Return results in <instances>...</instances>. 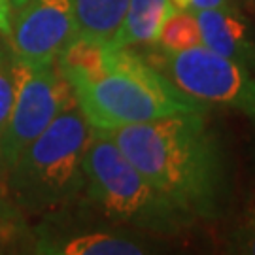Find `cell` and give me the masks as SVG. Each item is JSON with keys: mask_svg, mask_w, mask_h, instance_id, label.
<instances>
[{"mask_svg": "<svg viewBox=\"0 0 255 255\" xmlns=\"http://www.w3.org/2000/svg\"><path fill=\"white\" fill-rule=\"evenodd\" d=\"M9 17H11V0H0V32L9 34Z\"/></svg>", "mask_w": 255, "mask_h": 255, "instance_id": "obj_15", "label": "cell"}, {"mask_svg": "<svg viewBox=\"0 0 255 255\" xmlns=\"http://www.w3.org/2000/svg\"><path fill=\"white\" fill-rule=\"evenodd\" d=\"M172 4L174 9H182V11H191L193 0H168Z\"/></svg>", "mask_w": 255, "mask_h": 255, "instance_id": "obj_17", "label": "cell"}, {"mask_svg": "<svg viewBox=\"0 0 255 255\" xmlns=\"http://www.w3.org/2000/svg\"><path fill=\"white\" fill-rule=\"evenodd\" d=\"M172 11L174 8L168 0H128L127 13L112 44L118 47L153 44Z\"/></svg>", "mask_w": 255, "mask_h": 255, "instance_id": "obj_9", "label": "cell"}, {"mask_svg": "<svg viewBox=\"0 0 255 255\" xmlns=\"http://www.w3.org/2000/svg\"><path fill=\"white\" fill-rule=\"evenodd\" d=\"M83 187L93 204L119 223L172 233L187 218L101 132H93L83 155Z\"/></svg>", "mask_w": 255, "mask_h": 255, "instance_id": "obj_4", "label": "cell"}, {"mask_svg": "<svg viewBox=\"0 0 255 255\" xmlns=\"http://www.w3.org/2000/svg\"><path fill=\"white\" fill-rule=\"evenodd\" d=\"M202 112L101 132L187 218H216L225 193L223 159Z\"/></svg>", "mask_w": 255, "mask_h": 255, "instance_id": "obj_1", "label": "cell"}, {"mask_svg": "<svg viewBox=\"0 0 255 255\" xmlns=\"http://www.w3.org/2000/svg\"><path fill=\"white\" fill-rule=\"evenodd\" d=\"M21 61L9 42H0V134L6 127L19 87Z\"/></svg>", "mask_w": 255, "mask_h": 255, "instance_id": "obj_13", "label": "cell"}, {"mask_svg": "<svg viewBox=\"0 0 255 255\" xmlns=\"http://www.w3.org/2000/svg\"><path fill=\"white\" fill-rule=\"evenodd\" d=\"M93 130L74 101L11 164L9 187L28 208H51L83 187V155Z\"/></svg>", "mask_w": 255, "mask_h": 255, "instance_id": "obj_3", "label": "cell"}, {"mask_svg": "<svg viewBox=\"0 0 255 255\" xmlns=\"http://www.w3.org/2000/svg\"><path fill=\"white\" fill-rule=\"evenodd\" d=\"M161 64L174 85L195 101L235 108L255 123V78L244 64L204 46L163 51Z\"/></svg>", "mask_w": 255, "mask_h": 255, "instance_id": "obj_6", "label": "cell"}, {"mask_svg": "<svg viewBox=\"0 0 255 255\" xmlns=\"http://www.w3.org/2000/svg\"><path fill=\"white\" fill-rule=\"evenodd\" d=\"M157 42L163 46L164 51H172V53L202 46L201 27L197 23L195 13L174 9L163 23Z\"/></svg>", "mask_w": 255, "mask_h": 255, "instance_id": "obj_12", "label": "cell"}, {"mask_svg": "<svg viewBox=\"0 0 255 255\" xmlns=\"http://www.w3.org/2000/svg\"><path fill=\"white\" fill-rule=\"evenodd\" d=\"M235 246L240 254L255 255V208L248 214L244 223L235 233Z\"/></svg>", "mask_w": 255, "mask_h": 255, "instance_id": "obj_14", "label": "cell"}, {"mask_svg": "<svg viewBox=\"0 0 255 255\" xmlns=\"http://www.w3.org/2000/svg\"><path fill=\"white\" fill-rule=\"evenodd\" d=\"M21 0H11V6H15V4H19Z\"/></svg>", "mask_w": 255, "mask_h": 255, "instance_id": "obj_18", "label": "cell"}, {"mask_svg": "<svg viewBox=\"0 0 255 255\" xmlns=\"http://www.w3.org/2000/svg\"><path fill=\"white\" fill-rule=\"evenodd\" d=\"M9 46L30 66L57 63L59 55L74 38L70 0H21L9 17Z\"/></svg>", "mask_w": 255, "mask_h": 255, "instance_id": "obj_7", "label": "cell"}, {"mask_svg": "<svg viewBox=\"0 0 255 255\" xmlns=\"http://www.w3.org/2000/svg\"><path fill=\"white\" fill-rule=\"evenodd\" d=\"M47 254L61 255H140L144 250L127 238H119L106 233H89L70 238L68 242L47 250Z\"/></svg>", "mask_w": 255, "mask_h": 255, "instance_id": "obj_11", "label": "cell"}, {"mask_svg": "<svg viewBox=\"0 0 255 255\" xmlns=\"http://www.w3.org/2000/svg\"><path fill=\"white\" fill-rule=\"evenodd\" d=\"M195 17L201 27L202 46L246 68L255 66V42L238 11L223 6L195 11Z\"/></svg>", "mask_w": 255, "mask_h": 255, "instance_id": "obj_8", "label": "cell"}, {"mask_svg": "<svg viewBox=\"0 0 255 255\" xmlns=\"http://www.w3.org/2000/svg\"><path fill=\"white\" fill-rule=\"evenodd\" d=\"M229 0H193L191 2V13L201 11V9H210V8H223L227 6Z\"/></svg>", "mask_w": 255, "mask_h": 255, "instance_id": "obj_16", "label": "cell"}, {"mask_svg": "<svg viewBox=\"0 0 255 255\" xmlns=\"http://www.w3.org/2000/svg\"><path fill=\"white\" fill-rule=\"evenodd\" d=\"M93 132L147 123L176 114L202 112V102L176 87L159 68L127 47H118L108 72L70 83Z\"/></svg>", "mask_w": 255, "mask_h": 255, "instance_id": "obj_2", "label": "cell"}, {"mask_svg": "<svg viewBox=\"0 0 255 255\" xmlns=\"http://www.w3.org/2000/svg\"><path fill=\"white\" fill-rule=\"evenodd\" d=\"M74 101L72 87L59 64L30 66L21 61L15 102L0 134V163L11 168L30 142H34L55 116Z\"/></svg>", "mask_w": 255, "mask_h": 255, "instance_id": "obj_5", "label": "cell"}, {"mask_svg": "<svg viewBox=\"0 0 255 255\" xmlns=\"http://www.w3.org/2000/svg\"><path fill=\"white\" fill-rule=\"evenodd\" d=\"M78 36L93 38L101 42H114L123 17L127 13L128 0H70Z\"/></svg>", "mask_w": 255, "mask_h": 255, "instance_id": "obj_10", "label": "cell"}]
</instances>
